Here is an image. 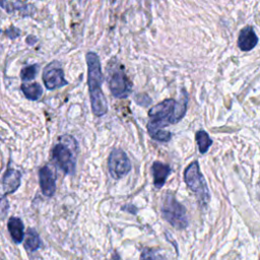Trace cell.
Segmentation results:
<instances>
[{"label":"cell","instance_id":"1","mask_svg":"<svg viewBox=\"0 0 260 260\" xmlns=\"http://www.w3.org/2000/svg\"><path fill=\"white\" fill-rule=\"evenodd\" d=\"M179 101L172 99L165 100L153 106L149 112V122L147 123V131L164 130L169 124H176L183 119L187 111L188 93L185 89L181 90Z\"/></svg>","mask_w":260,"mask_h":260},{"label":"cell","instance_id":"2","mask_svg":"<svg viewBox=\"0 0 260 260\" xmlns=\"http://www.w3.org/2000/svg\"><path fill=\"white\" fill-rule=\"evenodd\" d=\"M86 64L91 110L96 117H102L108 112V105L102 90L104 77L99 56L93 52H88L86 54Z\"/></svg>","mask_w":260,"mask_h":260},{"label":"cell","instance_id":"3","mask_svg":"<svg viewBox=\"0 0 260 260\" xmlns=\"http://www.w3.org/2000/svg\"><path fill=\"white\" fill-rule=\"evenodd\" d=\"M108 83L112 94L117 99L127 98L132 90L131 82L123 66L116 61L112 62L108 68Z\"/></svg>","mask_w":260,"mask_h":260},{"label":"cell","instance_id":"4","mask_svg":"<svg viewBox=\"0 0 260 260\" xmlns=\"http://www.w3.org/2000/svg\"><path fill=\"white\" fill-rule=\"evenodd\" d=\"M184 178L187 186L197 196V200L201 205H206L209 201V191L206 182L200 173L198 161L191 162L184 173Z\"/></svg>","mask_w":260,"mask_h":260},{"label":"cell","instance_id":"5","mask_svg":"<svg viewBox=\"0 0 260 260\" xmlns=\"http://www.w3.org/2000/svg\"><path fill=\"white\" fill-rule=\"evenodd\" d=\"M161 215L176 229H184L188 224L185 207L170 194L164 198L161 204Z\"/></svg>","mask_w":260,"mask_h":260},{"label":"cell","instance_id":"6","mask_svg":"<svg viewBox=\"0 0 260 260\" xmlns=\"http://www.w3.org/2000/svg\"><path fill=\"white\" fill-rule=\"evenodd\" d=\"M52 155L57 166L65 174H68V175L74 174L75 156L67 144H64V143L56 144L53 148Z\"/></svg>","mask_w":260,"mask_h":260},{"label":"cell","instance_id":"7","mask_svg":"<svg viewBox=\"0 0 260 260\" xmlns=\"http://www.w3.org/2000/svg\"><path fill=\"white\" fill-rule=\"evenodd\" d=\"M108 167L112 177L120 179L129 173L131 164L124 150L117 148L112 150L108 159Z\"/></svg>","mask_w":260,"mask_h":260},{"label":"cell","instance_id":"8","mask_svg":"<svg viewBox=\"0 0 260 260\" xmlns=\"http://www.w3.org/2000/svg\"><path fill=\"white\" fill-rule=\"evenodd\" d=\"M43 81L47 89L53 90L68 84L64 77V71L59 62L53 61L43 71Z\"/></svg>","mask_w":260,"mask_h":260},{"label":"cell","instance_id":"9","mask_svg":"<svg viewBox=\"0 0 260 260\" xmlns=\"http://www.w3.org/2000/svg\"><path fill=\"white\" fill-rule=\"evenodd\" d=\"M21 173L18 170L8 168L0 181V198L14 193L20 186Z\"/></svg>","mask_w":260,"mask_h":260},{"label":"cell","instance_id":"10","mask_svg":"<svg viewBox=\"0 0 260 260\" xmlns=\"http://www.w3.org/2000/svg\"><path fill=\"white\" fill-rule=\"evenodd\" d=\"M39 183L43 194L47 197H52L56 191V178L53 171L45 166L39 171Z\"/></svg>","mask_w":260,"mask_h":260},{"label":"cell","instance_id":"11","mask_svg":"<svg viewBox=\"0 0 260 260\" xmlns=\"http://www.w3.org/2000/svg\"><path fill=\"white\" fill-rule=\"evenodd\" d=\"M258 44V37L252 26L244 27L238 38V46L240 50L244 52H249L256 47Z\"/></svg>","mask_w":260,"mask_h":260},{"label":"cell","instance_id":"12","mask_svg":"<svg viewBox=\"0 0 260 260\" xmlns=\"http://www.w3.org/2000/svg\"><path fill=\"white\" fill-rule=\"evenodd\" d=\"M7 229L15 244H20L24 238V224L19 217L12 216L8 219Z\"/></svg>","mask_w":260,"mask_h":260},{"label":"cell","instance_id":"13","mask_svg":"<svg viewBox=\"0 0 260 260\" xmlns=\"http://www.w3.org/2000/svg\"><path fill=\"white\" fill-rule=\"evenodd\" d=\"M151 171H152L154 186L156 188L162 187L164 184L166 183L167 178L171 174V168L168 165L162 164L160 161H154L151 167Z\"/></svg>","mask_w":260,"mask_h":260},{"label":"cell","instance_id":"14","mask_svg":"<svg viewBox=\"0 0 260 260\" xmlns=\"http://www.w3.org/2000/svg\"><path fill=\"white\" fill-rule=\"evenodd\" d=\"M23 240H24V248L28 252H34L40 249L42 246V241L40 239L39 234L37 233V231H35L31 228L26 230Z\"/></svg>","mask_w":260,"mask_h":260},{"label":"cell","instance_id":"15","mask_svg":"<svg viewBox=\"0 0 260 260\" xmlns=\"http://www.w3.org/2000/svg\"><path fill=\"white\" fill-rule=\"evenodd\" d=\"M21 90H22L23 94L25 95V98L30 100V101L39 100L41 98L42 93H43L42 86L37 82L22 83L21 84Z\"/></svg>","mask_w":260,"mask_h":260},{"label":"cell","instance_id":"16","mask_svg":"<svg viewBox=\"0 0 260 260\" xmlns=\"http://www.w3.org/2000/svg\"><path fill=\"white\" fill-rule=\"evenodd\" d=\"M195 139L199 148L200 153H205L212 144V140L204 130H199L195 134Z\"/></svg>","mask_w":260,"mask_h":260},{"label":"cell","instance_id":"17","mask_svg":"<svg viewBox=\"0 0 260 260\" xmlns=\"http://www.w3.org/2000/svg\"><path fill=\"white\" fill-rule=\"evenodd\" d=\"M0 6L9 13H11L15 10H23V11L27 12L28 8L30 7L29 5L23 4L17 0H0Z\"/></svg>","mask_w":260,"mask_h":260},{"label":"cell","instance_id":"18","mask_svg":"<svg viewBox=\"0 0 260 260\" xmlns=\"http://www.w3.org/2000/svg\"><path fill=\"white\" fill-rule=\"evenodd\" d=\"M38 68H39V66L37 64H32V65H28V66L24 67L20 72L21 79L23 81H28V80L34 79L38 73Z\"/></svg>","mask_w":260,"mask_h":260},{"label":"cell","instance_id":"19","mask_svg":"<svg viewBox=\"0 0 260 260\" xmlns=\"http://www.w3.org/2000/svg\"><path fill=\"white\" fill-rule=\"evenodd\" d=\"M9 209V203L6 197H1L0 198V219H4L8 213Z\"/></svg>","mask_w":260,"mask_h":260},{"label":"cell","instance_id":"20","mask_svg":"<svg viewBox=\"0 0 260 260\" xmlns=\"http://www.w3.org/2000/svg\"><path fill=\"white\" fill-rule=\"evenodd\" d=\"M141 260H157L154 253L149 249H144L141 254Z\"/></svg>","mask_w":260,"mask_h":260}]
</instances>
